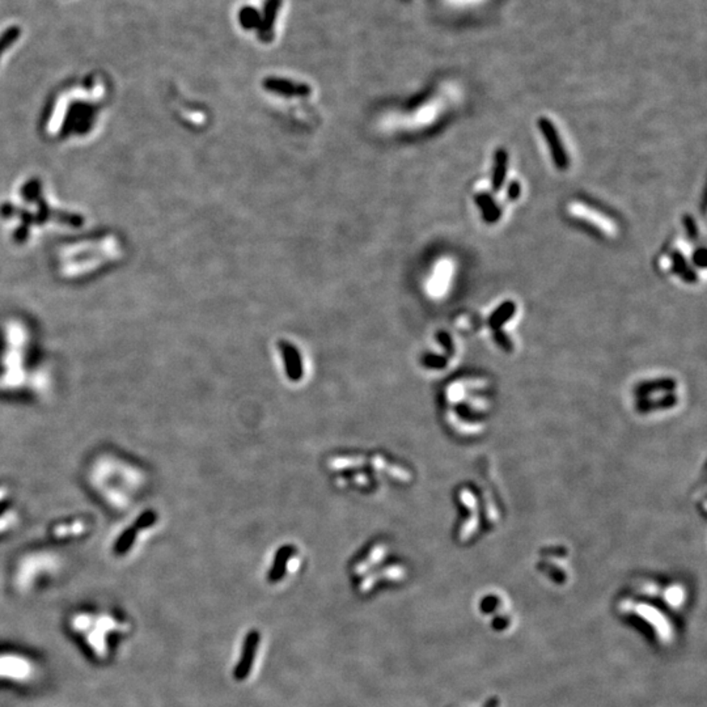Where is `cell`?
<instances>
[{
  "label": "cell",
  "instance_id": "1",
  "mask_svg": "<svg viewBox=\"0 0 707 707\" xmlns=\"http://www.w3.org/2000/svg\"><path fill=\"white\" fill-rule=\"evenodd\" d=\"M71 629L81 635L93 655L104 660L109 653V637L114 632H126L130 626L108 613H77L71 619Z\"/></svg>",
  "mask_w": 707,
  "mask_h": 707
},
{
  "label": "cell",
  "instance_id": "2",
  "mask_svg": "<svg viewBox=\"0 0 707 707\" xmlns=\"http://www.w3.org/2000/svg\"><path fill=\"white\" fill-rule=\"evenodd\" d=\"M36 677L37 665L31 658L22 653H0V680L28 684L36 680Z\"/></svg>",
  "mask_w": 707,
  "mask_h": 707
},
{
  "label": "cell",
  "instance_id": "3",
  "mask_svg": "<svg viewBox=\"0 0 707 707\" xmlns=\"http://www.w3.org/2000/svg\"><path fill=\"white\" fill-rule=\"evenodd\" d=\"M626 612H634L632 614H635L641 620L647 622L648 628H651L655 631L656 638L660 642H669L672 639L674 628L671 625V621L655 607H651L648 604L631 603L630 607L626 608Z\"/></svg>",
  "mask_w": 707,
  "mask_h": 707
},
{
  "label": "cell",
  "instance_id": "4",
  "mask_svg": "<svg viewBox=\"0 0 707 707\" xmlns=\"http://www.w3.org/2000/svg\"><path fill=\"white\" fill-rule=\"evenodd\" d=\"M538 127L544 135L545 141L547 143L552 157L554 160L555 166L558 169H566L568 166V157L566 153L565 147L562 141L558 135V131L555 129L553 122L547 118H540L538 120Z\"/></svg>",
  "mask_w": 707,
  "mask_h": 707
},
{
  "label": "cell",
  "instance_id": "5",
  "mask_svg": "<svg viewBox=\"0 0 707 707\" xmlns=\"http://www.w3.org/2000/svg\"><path fill=\"white\" fill-rule=\"evenodd\" d=\"M283 0H265L261 12V22L258 26V36L263 42H270L274 37V25L281 10Z\"/></svg>",
  "mask_w": 707,
  "mask_h": 707
},
{
  "label": "cell",
  "instance_id": "6",
  "mask_svg": "<svg viewBox=\"0 0 707 707\" xmlns=\"http://www.w3.org/2000/svg\"><path fill=\"white\" fill-rule=\"evenodd\" d=\"M263 86L266 89L284 95V96H306L311 92V88L305 84H296L288 80L277 79V77H269L265 80Z\"/></svg>",
  "mask_w": 707,
  "mask_h": 707
},
{
  "label": "cell",
  "instance_id": "7",
  "mask_svg": "<svg viewBox=\"0 0 707 707\" xmlns=\"http://www.w3.org/2000/svg\"><path fill=\"white\" fill-rule=\"evenodd\" d=\"M570 211H573V214H575L579 218H583L584 220H588V222H592L596 227L603 229L607 233L614 232V227L612 226V223H610L608 219L601 217L596 211H593V210H591L588 207L582 206V205H574V206L570 207Z\"/></svg>",
  "mask_w": 707,
  "mask_h": 707
},
{
  "label": "cell",
  "instance_id": "8",
  "mask_svg": "<svg viewBox=\"0 0 707 707\" xmlns=\"http://www.w3.org/2000/svg\"><path fill=\"white\" fill-rule=\"evenodd\" d=\"M507 163H508V156H507V153H506L503 148L497 150V153H495V157H494L492 180H491L492 190H494V192L501 190L502 186L504 184V180H506V172H507Z\"/></svg>",
  "mask_w": 707,
  "mask_h": 707
},
{
  "label": "cell",
  "instance_id": "9",
  "mask_svg": "<svg viewBox=\"0 0 707 707\" xmlns=\"http://www.w3.org/2000/svg\"><path fill=\"white\" fill-rule=\"evenodd\" d=\"M476 203L479 205L483 220L488 223H495L501 218V208L495 203V201L489 194H479L476 196Z\"/></svg>",
  "mask_w": 707,
  "mask_h": 707
},
{
  "label": "cell",
  "instance_id": "10",
  "mask_svg": "<svg viewBox=\"0 0 707 707\" xmlns=\"http://www.w3.org/2000/svg\"><path fill=\"white\" fill-rule=\"evenodd\" d=\"M239 22L240 25L247 31L258 29L260 22H261V12L251 6H245L240 10Z\"/></svg>",
  "mask_w": 707,
  "mask_h": 707
},
{
  "label": "cell",
  "instance_id": "11",
  "mask_svg": "<svg viewBox=\"0 0 707 707\" xmlns=\"http://www.w3.org/2000/svg\"><path fill=\"white\" fill-rule=\"evenodd\" d=\"M674 261V270L683 277V279L687 283H693L697 281V275L693 270H690L686 265L685 258L680 251H675L672 256Z\"/></svg>",
  "mask_w": 707,
  "mask_h": 707
},
{
  "label": "cell",
  "instance_id": "12",
  "mask_svg": "<svg viewBox=\"0 0 707 707\" xmlns=\"http://www.w3.org/2000/svg\"><path fill=\"white\" fill-rule=\"evenodd\" d=\"M515 308H516V306H515V304H513L512 302H507V303L502 304L501 306L497 309V312H495V313L492 315V317H491V321H490V323H491V325H492V327H499V325H502L503 323H506V321H507V320L513 315Z\"/></svg>",
  "mask_w": 707,
  "mask_h": 707
},
{
  "label": "cell",
  "instance_id": "13",
  "mask_svg": "<svg viewBox=\"0 0 707 707\" xmlns=\"http://www.w3.org/2000/svg\"><path fill=\"white\" fill-rule=\"evenodd\" d=\"M20 37V28L19 26H11L8 28L7 31L0 34V55L8 49V46H11L17 38Z\"/></svg>",
  "mask_w": 707,
  "mask_h": 707
},
{
  "label": "cell",
  "instance_id": "14",
  "mask_svg": "<svg viewBox=\"0 0 707 707\" xmlns=\"http://www.w3.org/2000/svg\"><path fill=\"white\" fill-rule=\"evenodd\" d=\"M683 222H684V227H685L687 238L693 240V241L698 240V227H697L696 222H694L693 217L685 215L684 219H683Z\"/></svg>",
  "mask_w": 707,
  "mask_h": 707
},
{
  "label": "cell",
  "instance_id": "15",
  "mask_svg": "<svg viewBox=\"0 0 707 707\" xmlns=\"http://www.w3.org/2000/svg\"><path fill=\"white\" fill-rule=\"evenodd\" d=\"M446 278H448V266H440L439 272H437V278L434 279V283L431 284V290H442V287H444L446 284Z\"/></svg>",
  "mask_w": 707,
  "mask_h": 707
},
{
  "label": "cell",
  "instance_id": "16",
  "mask_svg": "<svg viewBox=\"0 0 707 707\" xmlns=\"http://www.w3.org/2000/svg\"><path fill=\"white\" fill-rule=\"evenodd\" d=\"M520 193H522V186H520V184L518 181H512L510 186H508V189H507V198L510 201H516L520 196Z\"/></svg>",
  "mask_w": 707,
  "mask_h": 707
},
{
  "label": "cell",
  "instance_id": "17",
  "mask_svg": "<svg viewBox=\"0 0 707 707\" xmlns=\"http://www.w3.org/2000/svg\"><path fill=\"white\" fill-rule=\"evenodd\" d=\"M693 262L696 263L698 267H705L706 266V249L705 248H701L693 254Z\"/></svg>",
  "mask_w": 707,
  "mask_h": 707
},
{
  "label": "cell",
  "instance_id": "18",
  "mask_svg": "<svg viewBox=\"0 0 707 707\" xmlns=\"http://www.w3.org/2000/svg\"><path fill=\"white\" fill-rule=\"evenodd\" d=\"M482 707H501V701L499 698H491Z\"/></svg>",
  "mask_w": 707,
  "mask_h": 707
}]
</instances>
